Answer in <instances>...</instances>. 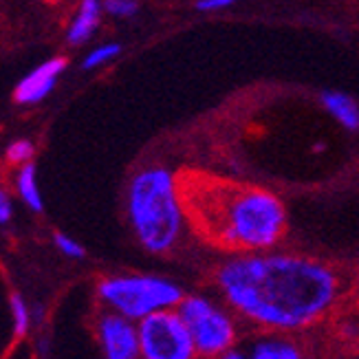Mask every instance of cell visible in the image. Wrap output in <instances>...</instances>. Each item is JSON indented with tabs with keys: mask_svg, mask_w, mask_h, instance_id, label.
Returning a JSON list of instances; mask_svg holds the SVG:
<instances>
[{
	"mask_svg": "<svg viewBox=\"0 0 359 359\" xmlns=\"http://www.w3.org/2000/svg\"><path fill=\"white\" fill-rule=\"evenodd\" d=\"M322 106L341 128L351 133L359 130V106L357 102L341 90H326L322 95Z\"/></svg>",
	"mask_w": 359,
	"mask_h": 359,
	"instance_id": "cell-11",
	"label": "cell"
},
{
	"mask_svg": "<svg viewBox=\"0 0 359 359\" xmlns=\"http://www.w3.org/2000/svg\"><path fill=\"white\" fill-rule=\"evenodd\" d=\"M44 3H51V5H55V3H62V0H44Z\"/></svg>",
	"mask_w": 359,
	"mask_h": 359,
	"instance_id": "cell-20",
	"label": "cell"
},
{
	"mask_svg": "<svg viewBox=\"0 0 359 359\" xmlns=\"http://www.w3.org/2000/svg\"><path fill=\"white\" fill-rule=\"evenodd\" d=\"M9 309H11V326H13V337L22 339L29 329H31V311L25 302L20 293H11L9 298Z\"/></svg>",
	"mask_w": 359,
	"mask_h": 359,
	"instance_id": "cell-13",
	"label": "cell"
},
{
	"mask_svg": "<svg viewBox=\"0 0 359 359\" xmlns=\"http://www.w3.org/2000/svg\"><path fill=\"white\" fill-rule=\"evenodd\" d=\"M119 53H121V44L104 42V44L95 46V49H90L86 53V57L82 60V69L84 71H95V69L108 65V62H113L115 57H119Z\"/></svg>",
	"mask_w": 359,
	"mask_h": 359,
	"instance_id": "cell-14",
	"label": "cell"
},
{
	"mask_svg": "<svg viewBox=\"0 0 359 359\" xmlns=\"http://www.w3.org/2000/svg\"><path fill=\"white\" fill-rule=\"evenodd\" d=\"M104 11L115 18H130L139 11L137 0H104Z\"/></svg>",
	"mask_w": 359,
	"mask_h": 359,
	"instance_id": "cell-16",
	"label": "cell"
},
{
	"mask_svg": "<svg viewBox=\"0 0 359 359\" xmlns=\"http://www.w3.org/2000/svg\"><path fill=\"white\" fill-rule=\"evenodd\" d=\"M223 302L241 320L273 333L322 322L344 293V276L313 256L249 252L227 258L214 276Z\"/></svg>",
	"mask_w": 359,
	"mask_h": 359,
	"instance_id": "cell-1",
	"label": "cell"
},
{
	"mask_svg": "<svg viewBox=\"0 0 359 359\" xmlns=\"http://www.w3.org/2000/svg\"><path fill=\"white\" fill-rule=\"evenodd\" d=\"M247 353L252 359H300L304 357L302 346L298 341L289 339V333H273V331H267V335L256 339Z\"/></svg>",
	"mask_w": 359,
	"mask_h": 359,
	"instance_id": "cell-9",
	"label": "cell"
},
{
	"mask_svg": "<svg viewBox=\"0 0 359 359\" xmlns=\"http://www.w3.org/2000/svg\"><path fill=\"white\" fill-rule=\"evenodd\" d=\"M11 216H13V203H11V196L5 192V190H0V227L7 225L11 221Z\"/></svg>",
	"mask_w": 359,
	"mask_h": 359,
	"instance_id": "cell-19",
	"label": "cell"
},
{
	"mask_svg": "<svg viewBox=\"0 0 359 359\" xmlns=\"http://www.w3.org/2000/svg\"><path fill=\"white\" fill-rule=\"evenodd\" d=\"M15 190H18L20 198L25 201V205L31 212H42L44 210V201H42V192L38 185V170L34 163H22L18 175H15Z\"/></svg>",
	"mask_w": 359,
	"mask_h": 359,
	"instance_id": "cell-12",
	"label": "cell"
},
{
	"mask_svg": "<svg viewBox=\"0 0 359 359\" xmlns=\"http://www.w3.org/2000/svg\"><path fill=\"white\" fill-rule=\"evenodd\" d=\"M139 351L144 359H192L196 348L177 309H163L139 320Z\"/></svg>",
	"mask_w": 359,
	"mask_h": 359,
	"instance_id": "cell-6",
	"label": "cell"
},
{
	"mask_svg": "<svg viewBox=\"0 0 359 359\" xmlns=\"http://www.w3.org/2000/svg\"><path fill=\"white\" fill-rule=\"evenodd\" d=\"M177 311L192 335L196 355L223 357L238 344L236 313L225 302H216L203 293H192L183 295Z\"/></svg>",
	"mask_w": 359,
	"mask_h": 359,
	"instance_id": "cell-5",
	"label": "cell"
},
{
	"mask_svg": "<svg viewBox=\"0 0 359 359\" xmlns=\"http://www.w3.org/2000/svg\"><path fill=\"white\" fill-rule=\"evenodd\" d=\"M126 212L135 238L148 254L172 252L187 221L181 179L165 165L139 170L128 183Z\"/></svg>",
	"mask_w": 359,
	"mask_h": 359,
	"instance_id": "cell-3",
	"label": "cell"
},
{
	"mask_svg": "<svg viewBox=\"0 0 359 359\" xmlns=\"http://www.w3.org/2000/svg\"><path fill=\"white\" fill-rule=\"evenodd\" d=\"M236 0H196V9L203 13H214V11H223L231 7Z\"/></svg>",
	"mask_w": 359,
	"mask_h": 359,
	"instance_id": "cell-18",
	"label": "cell"
},
{
	"mask_svg": "<svg viewBox=\"0 0 359 359\" xmlns=\"http://www.w3.org/2000/svg\"><path fill=\"white\" fill-rule=\"evenodd\" d=\"M97 295L106 309L126 316L135 322L163 309H177L183 300V289L170 278L150 273H121L104 278Z\"/></svg>",
	"mask_w": 359,
	"mask_h": 359,
	"instance_id": "cell-4",
	"label": "cell"
},
{
	"mask_svg": "<svg viewBox=\"0 0 359 359\" xmlns=\"http://www.w3.org/2000/svg\"><path fill=\"white\" fill-rule=\"evenodd\" d=\"M181 194L187 221L223 252H267L287 236V205L264 187L198 175L181 179Z\"/></svg>",
	"mask_w": 359,
	"mask_h": 359,
	"instance_id": "cell-2",
	"label": "cell"
},
{
	"mask_svg": "<svg viewBox=\"0 0 359 359\" xmlns=\"http://www.w3.org/2000/svg\"><path fill=\"white\" fill-rule=\"evenodd\" d=\"M65 69H67L65 57H51V60L42 62L40 67H36L31 73H27L22 80L15 84L13 102H18L20 106L42 102L55 88L60 75L65 73Z\"/></svg>",
	"mask_w": 359,
	"mask_h": 359,
	"instance_id": "cell-8",
	"label": "cell"
},
{
	"mask_svg": "<svg viewBox=\"0 0 359 359\" xmlns=\"http://www.w3.org/2000/svg\"><path fill=\"white\" fill-rule=\"evenodd\" d=\"M102 11H104L102 0H82L69 29H67V42L77 46V44H84L86 40H90V36L95 34L100 27Z\"/></svg>",
	"mask_w": 359,
	"mask_h": 359,
	"instance_id": "cell-10",
	"label": "cell"
},
{
	"mask_svg": "<svg viewBox=\"0 0 359 359\" xmlns=\"http://www.w3.org/2000/svg\"><path fill=\"white\" fill-rule=\"evenodd\" d=\"M36 154V146L29 142V139H18V142H11L9 148H7V161L9 163H29L34 159Z\"/></svg>",
	"mask_w": 359,
	"mask_h": 359,
	"instance_id": "cell-15",
	"label": "cell"
},
{
	"mask_svg": "<svg viewBox=\"0 0 359 359\" xmlns=\"http://www.w3.org/2000/svg\"><path fill=\"white\" fill-rule=\"evenodd\" d=\"M53 241H55V247L67 258H84V247L77 241H73L71 236H67V233H55Z\"/></svg>",
	"mask_w": 359,
	"mask_h": 359,
	"instance_id": "cell-17",
	"label": "cell"
},
{
	"mask_svg": "<svg viewBox=\"0 0 359 359\" xmlns=\"http://www.w3.org/2000/svg\"><path fill=\"white\" fill-rule=\"evenodd\" d=\"M97 344L106 359H137L139 351V326L135 320L108 309L97 318Z\"/></svg>",
	"mask_w": 359,
	"mask_h": 359,
	"instance_id": "cell-7",
	"label": "cell"
}]
</instances>
